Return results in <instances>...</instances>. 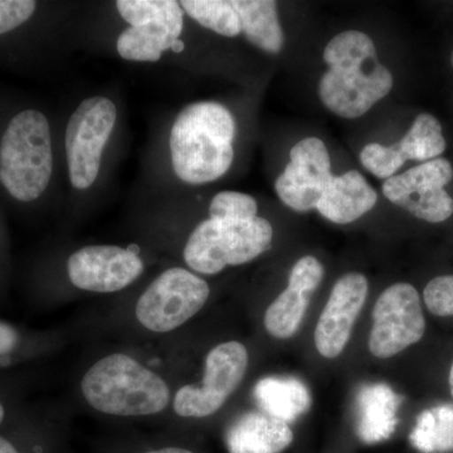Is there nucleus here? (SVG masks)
Masks as SVG:
<instances>
[{
	"mask_svg": "<svg viewBox=\"0 0 453 453\" xmlns=\"http://www.w3.org/2000/svg\"><path fill=\"white\" fill-rule=\"evenodd\" d=\"M323 58L329 70L319 82V97L340 118L365 115L392 91L393 74L378 61L374 42L365 33H339L325 47Z\"/></svg>",
	"mask_w": 453,
	"mask_h": 453,
	"instance_id": "1",
	"label": "nucleus"
},
{
	"mask_svg": "<svg viewBox=\"0 0 453 453\" xmlns=\"http://www.w3.org/2000/svg\"><path fill=\"white\" fill-rule=\"evenodd\" d=\"M235 122L226 107L196 103L179 113L170 131L173 168L188 184L222 178L234 159Z\"/></svg>",
	"mask_w": 453,
	"mask_h": 453,
	"instance_id": "2",
	"label": "nucleus"
},
{
	"mask_svg": "<svg viewBox=\"0 0 453 453\" xmlns=\"http://www.w3.org/2000/svg\"><path fill=\"white\" fill-rule=\"evenodd\" d=\"M81 389L91 407L111 416H151L163 412L170 401L163 378L125 354L98 360L82 378Z\"/></svg>",
	"mask_w": 453,
	"mask_h": 453,
	"instance_id": "3",
	"label": "nucleus"
},
{
	"mask_svg": "<svg viewBox=\"0 0 453 453\" xmlns=\"http://www.w3.org/2000/svg\"><path fill=\"white\" fill-rule=\"evenodd\" d=\"M50 130L46 116L25 110L14 116L0 142V181L20 202L40 198L52 177Z\"/></svg>",
	"mask_w": 453,
	"mask_h": 453,
	"instance_id": "4",
	"label": "nucleus"
},
{
	"mask_svg": "<svg viewBox=\"0 0 453 453\" xmlns=\"http://www.w3.org/2000/svg\"><path fill=\"white\" fill-rule=\"evenodd\" d=\"M273 229L267 219H207L188 238L184 259L203 275H216L226 266H238L270 250Z\"/></svg>",
	"mask_w": 453,
	"mask_h": 453,
	"instance_id": "5",
	"label": "nucleus"
},
{
	"mask_svg": "<svg viewBox=\"0 0 453 453\" xmlns=\"http://www.w3.org/2000/svg\"><path fill=\"white\" fill-rule=\"evenodd\" d=\"M116 118L115 104L101 96L86 98L71 116L65 130V154L71 184L77 189H88L96 180Z\"/></svg>",
	"mask_w": 453,
	"mask_h": 453,
	"instance_id": "6",
	"label": "nucleus"
},
{
	"mask_svg": "<svg viewBox=\"0 0 453 453\" xmlns=\"http://www.w3.org/2000/svg\"><path fill=\"white\" fill-rule=\"evenodd\" d=\"M210 294L201 277L186 268H170L140 296L136 318L150 332H173L201 311Z\"/></svg>",
	"mask_w": 453,
	"mask_h": 453,
	"instance_id": "7",
	"label": "nucleus"
},
{
	"mask_svg": "<svg viewBox=\"0 0 453 453\" xmlns=\"http://www.w3.org/2000/svg\"><path fill=\"white\" fill-rule=\"evenodd\" d=\"M247 366L249 353L241 342H226L211 349L202 383L181 387L175 395V412L186 418H204L216 413L243 380Z\"/></svg>",
	"mask_w": 453,
	"mask_h": 453,
	"instance_id": "8",
	"label": "nucleus"
},
{
	"mask_svg": "<svg viewBox=\"0 0 453 453\" xmlns=\"http://www.w3.org/2000/svg\"><path fill=\"white\" fill-rule=\"evenodd\" d=\"M425 332L418 291L410 283H395L375 303L369 350L372 356L387 359L418 342Z\"/></svg>",
	"mask_w": 453,
	"mask_h": 453,
	"instance_id": "9",
	"label": "nucleus"
},
{
	"mask_svg": "<svg viewBox=\"0 0 453 453\" xmlns=\"http://www.w3.org/2000/svg\"><path fill=\"white\" fill-rule=\"evenodd\" d=\"M452 179V164L437 157L387 179L381 189L389 202L416 219L442 223L453 214V199L445 189Z\"/></svg>",
	"mask_w": 453,
	"mask_h": 453,
	"instance_id": "10",
	"label": "nucleus"
},
{
	"mask_svg": "<svg viewBox=\"0 0 453 453\" xmlns=\"http://www.w3.org/2000/svg\"><path fill=\"white\" fill-rule=\"evenodd\" d=\"M333 177L326 145L310 136L292 146L290 162L275 183L277 196L299 213L316 210Z\"/></svg>",
	"mask_w": 453,
	"mask_h": 453,
	"instance_id": "11",
	"label": "nucleus"
},
{
	"mask_svg": "<svg viewBox=\"0 0 453 453\" xmlns=\"http://www.w3.org/2000/svg\"><path fill=\"white\" fill-rule=\"evenodd\" d=\"M144 271L138 253L118 246H88L68 258L71 282L81 290L115 292L127 288Z\"/></svg>",
	"mask_w": 453,
	"mask_h": 453,
	"instance_id": "12",
	"label": "nucleus"
},
{
	"mask_svg": "<svg viewBox=\"0 0 453 453\" xmlns=\"http://www.w3.org/2000/svg\"><path fill=\"white\" fill-rule=\"evenodd\" d=\"M368 288V280L357 273L340 277L334 285L316 325L315 345L321 356L334 359L347 347L351 329L365 306Z\"/></svg>",
	"mask_w": 453,
	"mask_h": 453,
	"instance_id": "13",
	"label": "nucleus"
},
{
	"mask_svg": "<svg viewBox=\"0 0 453 453\" xmlns=\"http://www.w3.org/2000/svg\"><path fill=\"white\" fill-rule=\"evenodd\" d=\"M378 202L374 188L357 170L334 175L316 210L336 225H349L362 219Z\"/></svg>",
	"mask_w": 453,
	"mask_h": 453,
	"instance_id": "14",
	"label": "nucleus"
},
{
	"mask_svg": "<svg viewBox=\"0 0 453 453\" xmlns=\"http://www.w3.org/2000/svg\"><path fill=\"white\" fill-rule=\"evenodd\" d=\"M292 441L288 423L264 412L244 413L226 434L229 453H281Z\"/></svg>",
	"mask_w": 453,
	"mask_h": 453,
	"instance_id": "15",
	"label": "nucleus"
},
{
	"mask_svg": "<svg viewBox=\"0 0 453 453\" xmlns=\"http://www.w3.org/2000/svg\"><path fill=\"white\" fill-rule=\"evenodd\" d=\"M253 396L262 412L286 423L296 421L311 405L309 389L296 378H264L256 384Z\"/></svg>",
	"mask_w": 453,
	"mask_h": 453,
	"instance_id": "16",
	"label": "nucleus"
},
{
	"mask_svg": "<svg viewBox=\"0 0 453 453\" xmlns=\"http://www.w3.org/2000/svg\"><path fill=\"white\" fill-rule=\"evenodd\" d=\"M398 399L386 384L365 387L357 395V434L366 443L386 441L395 432Z\"/></svg>",
	"mask_w": 453,
	"mask_h": 453,
	"instance_id": "17",
	"label": "nucleus"
},
{
	"mask_svg": "<svg viewBox=\"0 0 453 453\" xmlns=\"http://www.w3.org/2000/svg\"><path fill=\"white\" fill-rule=\"evenodd\" d=\"M232 3L247 40L271 55L281 52L285 35L280 25L277 3L271 0H234Z\"/></svg>",
	"mask_w": 453,
	"mask_h": 453,
	"instance_id": "18",
	"label": "nucleus"
},
{
	"mask_svg": "<svg viewBox=\"0 0 453 453\" xmlns=\"http://www.w3.org/2000/svg\"><path fill=\"white\" fill-rule=\"evenodd\" d=\"M183 32V27L165 22L146 23L129 27L119 35V55L127 61L157 62L164 50H172L174 41Z\"/></svg>",
	"mask_w": 453,
	"mask_h": 453,
	"instance_id": "19",
	"label": "nucleus"
},
{
	"mask_svg": "<svg viewBox=\"0 0 453 453\" xmlns=\"http://www.w3.org/2000/svg\"><path fill=\"white\" fill-rule=\"evenodd\" d=\"M395 145L405 162L413 160L422 163L437 159L447 148L442 125L431 113L417 116L410 130Z\"/></svg>",
	"mask_w": 453,
	"mask_h": 453,
	"instance_id": "20",
	"label": "nucleus"
},
{
	"mask_svg": "<svg viewBox=\"0 0 453 453\" xmlns=\"http://www.w3.org/2000/svg\"><path fill=\"white\" fill-rule=\"evenodd\" d=\"M309 303V295L288 286L286 290H283L268 306L265 314V326L268 334L277 339H288L294 336L305 318Z\"/></svg>",
	"mask_w": 453,
	"mask_h": 453,
	"instance_id": "21",
	"label": "nucleus"
},
{
	"mask_svg": "<svg viewBox=\"0 0 453 453\" xmlns=\"http://www.w3.org/2000/svg\"><path fill=\"white\" fill-rule=\"evenodd\" d=\"M419 417L411 434L412 445L423 453L453 449V411L451 407L434 408Z\"/></svg>",
	"mask_w": 453,
	"mask_h": 453,
	"instance_id": "22",
	"label": "nucleus"
},
{
	"mask_svg": "<svg viewBox=\"0 0 453 453\" xmlns=\"http://www.w3.org/2000/svg\"><path fill=\"white\" fill-rule=\"evenodd\" d=\"M180 7L204 28L225 37H237L241 31L240 17L234 3L225 0H184Z\"/></svg>",
	"mask_w": 453,
	"mask_h": 453,
	"instance_id": "23",
	"label": "nucleus"
},
{
	"mask_svg": "<svg viewBox=\"0 0 453 453\" xmlns=\"http://www.w3.org/2000/svg\"><path fill=\"white\" fill-rule=\"evenodd\" d=\"M116 8L131 27L153 22L184 25L183 8L175 0H120Z\"/></svg>",
	"mask_w": 453,
	"mask_h": 453,
	"instance_id": "24",
	"label": "nucleus"
},
{
	"mask_svg": "<svg viewBox=\"0 0 453 453\" xmlns=\"http://www.w3.org/2000/svg\"><path fill=\"white\" fill-rule=\"evenodd\" d=\"M258 205L252 196L240 192H220L211 199V219L252 220L257 219Z\"/></svg>",
	"mask_w": 453,
	"mask_h": 453,
	"instance_id": "25",
	"label": "nucleus"
},
{
	"mask_svg": "<svg viewBox=\"0 0 453 453\" xmlns=\"http://www.w3.org/2000/svg\"><path fill=\"white\" fill-rule=\"evenodd\" d=\"M359 159L371 174L386 180L395 177V173L407 163L395 145L384 146L378 142L365 145L360 151Z\"/></svg>",
	"mask_w": 453,
	"mask_h": 453,
	"instance_id": "26",
	"label": "nucleus"
},
{
	"mask_svg": "<svg viewBox=\"0 0 453 453\" xmlns=\"http://www.w3.org/2000/svg\"><path fill=\"white\" fill-rule=\"evenodd\" d=\"M324 279V266L314 256L300 258L291 268L288 288L311 296Z\"/></svg>",
	"mask_w": 453,
	"mask_h": 453,
	"instance_id": "27",
	"label": "nucleus"
},
{
	"mask_svg": "<svg viewBox=\"0 0 453 453\" xmlns=\"http://www.w3.org/2000/svg\"><path fill=\"white\" fill-rule=\"evenodd\" d=\"M423 299L429 312L436 316H453V276L432 279L423 291Z\"/></svg>",
	"mask_w": 453,
	"mask_h": 453,
	"instance_id": "28",
	"label": "nucleus"
},
{
	"mask_svg": "<svg viewBox=\"0 0 453 453\" xmlns=\"http://www.w3.org/2000/svg\"><path fill=\"white\" fill-rule=\"evenodd\" d=\"M35 5L32 0H0V35L27 22L35 13Z\"/></svg>",
	"mask_w": 453,
	"mask_h": 453,
	"instance_id": "29",
	"label": "nucleus"
},
{
	"mask_svg": "<svg viewBox=\"0 0 453 453\" xmlns=\"http://www.w3.org/2000/svg\"><path fill=\"white\" fill-rule=\"evenodd\" d=\"M18 342V333L13 326L0 323V356L13 350Z\"/></svg>",
	"mask_w": 453,
	"mask_h": 453,
	"instance_id": "30",
	"label": "nucleus"
},
{
	"mask_svg": "<svg viewBox=\"0 0 453 453\" xmlns=\"http://www.w3.org/2000/svg\"><path fill=\"white\" fill-rule=\"evenodd\" d=\"M0 453H20L17 447L8 441L7 438L0 436Z\"/></svg>",
	"mask_w": 453,
	"mask_h": 453,
	"instance_id": "31",
	"label": "nucleus"
},
{
	"mask_svg": "<svg viewBox=\"0 0 453 453\" xmlns=\"http://www.w3.org/2000/svg\"><path fill=\"white\" fill-rule=\"evenodd\" d=\"M144 453H195L189 451V449H180V447H164V449H151V451H146Z\"/></svg>",
	"mask_w": 453,
	"mask_h": 453,
	"instance_id": "32",
	"label": "nucleus"
},
{
	"mask_svg": "<svg viewBox=\"0 0 453 453\" xmlns=\"http://www.w3.org/2000/svg\"><path fill=\"white\" fill-rule=\"evenodd\" d=\"M184 49H186V46H184V42L180 40L174 41V43H173L172 50L175 53H180L183 52Z\"/></svg>",
	"mask_w": 453,
	"mask_h": 453,
	"instance_id": "33",
	"label": "nucleus"
},
{
	"mask_svg": "<svg viewBox=\"0 0 453 453\" xmlns=\"http://www.w3.org/2000/svg\"><path fill=\"white\" fill-rule=\"evenodd\" d=\"M449 389H451V395L453 396V363L451 366V371H449Z\"/></svg>",
	"mask_w": 453,
	"mask_h": 453,
	"instance_id": "34",
	"label": "nucleus"
},
{
	"mask_svg": "<svg viewBox=\"0 0 453 453\" xmlns=\"http://www.w3.org/2000/svg\"><path fill=\"white\" fill-rule=\"evenodd\" d=\"M4 407H3V404L0 403V425H2L3 419H4Z\"/></svg>",
	"mask_w": 453,
	"mask_h": 453,
	"instance_id": "35",
	"label": "nucleus"
},
{
	"mask_svg": "<svg viewBox=\"0 0 453 453\" xmlns=\"http://www.w3.org/2000/svg\"><path fill=\"white\" fill-rule=\"evenodd\" d=\"M451 65H452V67H453V50H452V53H451Z\"/></svg>",
	"mask_w": 453,
	"mask_h": 453,
	"instance_id": "36",
	"label": "nucleus"
}]
</instances>
